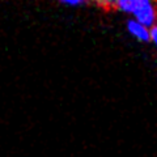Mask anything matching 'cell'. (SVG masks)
I'll list each match as a JSON object with an SVG mask.
<instances>
[{"label":"cell","instance_id":"cell-1","mask_svg":"<svg viewBox=\"0 0 157 157\" xmlns=\"http://www.w3.org/2000/svg\"><path fill=\"white\" fill-rule=\"evenodd\" d=\"M137 22L143 26H152L156 21V12L151 4V0H141L137 8L134 11Z\"/></svg>","mask_w":157,"mask_h":157},{"label":"cell","instance_id":"cell-2","mask_svg":"<svg viewBox=\"0 0 157 157\" xmlns=\"http://www.w3.org/2000/svg\"><path fill=\"white\" fill-rule=\"evenodd\" d=\"M127 28H128V30H130V33L132 34V36L139 38L140 41H143V42L149 41L151 36H149L148 30H147V28L143 26L141 24H139L137 21H128L127 22Z\"/></svg>","mask_w":157,"mask_h":157},{"label":"cell","instance_id":"cell-3","mask_svg":"<svg viewBox=\"0 0 157 157\" xmlns=\"http://www.w3.org/2000/svg\"><path fill=\"white\" fill-rule=\"evenodd\" d=\"M141 0H118L117 2V8L121 9L123 12H131L134 13V11L137 8V6L140 4Z\"/></svg>","mask_w":157,"mask_h":157},{"label":"cell","instance_id":"cell-4","mask_svg":"<svg viewBox=\"0 0 157 157\" xmlns=\"http://www.w3.org/2000/svg\"><path fill=\"white\" fill-rule=\"evenodd\" d=\"M98 7H101L105 11H111V9L117 8V2L118 0H93Z\"/></svg>","mask_w":157,"mask_h":157},{"label":"cell","instance_id":"cell-5","mask_svg":"<svg viewBox=\"0 0 157 157\" xmlns=\"http://www.w3.org/2000/svg\"><path fill=\"white\" fill-rule=\"evenodd\" d=\"M60 2L70 4V6H81V4L88 3V0H60Z\"/></svg>","mask_w":157,"mask_h":157},{"label":"cell","instance_id":"cell-6","mask_svg":"<svg viewBox=\"0 0 157 157\" xmlns=\"http://www.w3.org/2000/svg\"><path fill=\"white\" fill-rule=\"evenodd\" d=\"M151 37H152V39L155 41L156 46H157V25H155L153 28H152V30H151Z\"/></svg>","mask_w":157,"mask_h":157},{"label":"cell","instance_id":"cell-7","mask_svg":"<svg viewBox=\"0 0 157 157\" xmlns=\"http://www.w3.org/2000/svg\"><path fill=\"white\" fill-rule=\"evenodd\" d=\"M156 2H157V0H156Z\"/></svg>","mask_w":157,"mask_h":157}]
</instances>
